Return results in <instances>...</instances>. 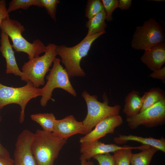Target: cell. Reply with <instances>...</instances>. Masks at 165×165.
Returning <instances> with one entry per match:
<instances>
[{"instance_id": "1", "label": "cell", "mask_w": 165, "mask_h": 165, "mask_svg": "<svg viewBox=\"0 0 165 165\" xmlns=\"http://www.w3.org/2000/svg\"><path fill=\"white\" fill-rule=\"evenodd\" d=\"M53 132L37 130L31 143L32 153L38 165H53L59 152L67 143Z\"/></svg>"}, {"instance_id": "2", "label": "cell", "mask_w": 165, "mask_h": 165, "mask_svg": "<svg viewBox=\"0 0 165 165\" xmlns=\"http://www.w3.org/2000/svg\"><path fill=\"white\" fill-rule=\"evenodd\" d=\"M105 33L102 32L89 37H85L81 42L72 47L62 45L57 46V55L61 58V62L70 78L83 77L86 74L80 66L82 59L87 55L93 42L98 38Z\"/></svg>"}, {"instance_id": "3", "label": "cell", "mask_w": 165, "mask_h": 165, "mask_svg": "<svg viewBox=\"0 0 165 165\" xmlns=\"http://www.w3.org/2000/svg\"><path fill=\"white\" fill-rule=\"evenodd\" d=\"M57 46L54 43L49 44L43 55L29 59L25 62L22 68L21 80L26 82H30L37 88L44 86L46 75L57 55Z\"/></svg>"}, {"instance_id": "4", "label": "cell", "mask_w": 165, "mask_h": 165, "mask_svg": "<svg viewBox=\"0 0 165 165\" xmlns=\"http://www.w3.org/2000/svg\"><path fill=\"white\" fill-rule=\"evenodd\" d=\"M0 28L11 39L15 51L27 53L29 59L39 56L46 50V46L39 39H36L31 43L23 37L22 34L25 28L17 20L7 18L2 21Z\"/></svg>"}, {"instance_id": "5", "label": "cell", "mask_w": 165, "mask_h": 165, "mask_svg": "<svg viewBox=\"0 0 165 165\" xmlns=\"http://www.w3.org/2000/svg\"><path fill=\"white\" fill-rule=\"evenodd\" d=\"M41 95V88L35 87L30 81L24 86L18 87L7 86L0 82V110L11 104L19 105L21 110L19 120L22 123L28 103L32 99Z\"/></svg>"}, {"instance_id": "6", "label": "cell", "mask_w": 165, "mask_h": 165, "mask_svg": "<svg viewBox=\"0 0 165 165\" xmlns=\"http://www.w3.org/2000/svg\"><path fill=\"white\" fill-rule=\"evenodd\" d=\"M165 41L164 28L155 19L150 18L136 27L131 45L134 49L145 51Z\"/></svg>"}, {"instance_id": "7", "label": "cell", "mask_w": 165, "mask_h": 165, "mask_svg": "<svg viewBox=\"0 0 165 165\" xmlns=\"http://www.w3.org/2000/svg\"><path fill=\"white\" fill-rule=\"evenodd\" d=\"M61 62L59 58L56 57L54 59L52 67L46 77L47 82L41 88L40 104L42 107L46 106L51 99L52 93L55 88L62 89L74 97L77 96L76 92L70 81L68 75Z\"/></svg>"}, {"instance_id": "8", "label": "cell", "mask_w": 165, "mask_h": 165, "mask_svg": "<svg viewBox=\"0 0 165 165\" xmlns=\"http://www.w3.org/2000/svg\"><path fill=\"white\" fill-rule=\"evenodd\" d=\"M82 97L86 101L87 107V115L82 121L85 129V135L90 132L100 122L106 117L118 115L121 106H109L107 102H101L97 100L95 95H90L86 90L82 93Z\"/></svg>"}, {"instance_id": "9", "label": "cell", "mask_w": 165, "mask_h": 165, "mask_svg": "<svg viewBox=\"0 0 165 165\" xmlns=\"http://www.w3.org/2000/svg\"><path fill=\"white\" fill-rule=\"evenodd\" d=\"M128 126L132 129L140 125L152 127L164 124L165 122V99L133 116L127 117Z\"/></svg>"}, {"instance_id": "10", "label": "cell", "mask_w": 165, "mask_h": 165, "mask_svg": "<svg viewBox=\"0 0 165 165\" xmlns=\"http://www.w3.org/2000/svg\"><path fill=\"white\" fill-rule=\"evenodd\" d=\"M34 135V133L27 129L19 135L14 153V165H38L31 150Z\"/></svg>"}, {"instance_id": "11", "label": "cell", "mask_w": 165, "mask_h": 165, "mask_svg": "<svg viewBox=\"0 0 165 165\" xmlns=\"http://www.w3.org/2000/svg\"><path fill=\"white\" fill-rule=\"evenodd\" d=\"M123 122L122 118L119 114L108 116L98 123L94 130L81 137L79 142L82 143L99 140L108 134L113 133L115 128Z\"/></svg>"}, {"instance_id": "12", "label": "cell", "mask_w": 165, "mask_h": 165, "mask_svg": "<svg viewBox=\"0 0 165 165\" xmlns=\"http://www.w3.org/2000/svg\"><path fill=\"white\" fill-rule=\"evenodd\" d=\"M53 132L67 140L75 134H85V129L82 122L77 121L74 116L70 115L61 119H56Z\"/></svg>"}, {"instance_id": "13", "label": "cell", "mask_w": 165, "mask_h": 165, "mask_svg": "<svg viewBox=\"0 0 165 165\" xmlns=\"http://www.w3.org/2000/svg\"><path fill=\"white\" fill-rule=\"evenodd\" d=\"M0 51L5 58L6 63V73L13 74L21 78L23 73L19 69L14 54V51L9 40V37L2 31L1 35Z\"/></svg>"}, {"instance_id": "14", "label": "cell", "mask_w": 165, "mask_h": 165, "mask_svg": "<svg viewBox=\"0 0 165 165\" xmlns=\"http://www.w3.org/2000/svg\"><path fill=\"white\" fill-rule=\"evenodd\" d=\"M80 143L81 156L87 160H89L95 156L114 152L125 147L119 146L115 144H105L99 140Z\"/></svg>"}, {"instance_id": "15", "label": "cell", "mask_w": 165, "mask_h": 165, "mask_svg": "<svg viewBox=\"0 0 165 165\" xmlns=\"http://www.w3.org/2000/svg\"><path fill=\"white\" fill-rule=\"evenodd\" d=\"M141 60L152 71L161 68L165 63V42L145 51Z\"/></svg>"}, {"instance_id": "16", "label": "cell", "mask_w": 165, "mask_h": 165, "mask_svg": "<svg viewBox=\"0 0 165 165\" xmlns=\"http://www.w3.org/2000/svg\"><path fill=\"white\" fill-rule=\"evenodd\" d=\"M114 141L116 143L119 144L124 143L129 141H136L144 145L155 147L165 152V139L163 137L158 139L150 137L144 138L131 134L127 135L119 134L118 137L114 139Z\"/></svg>"}, {"instance_id": "17", "label": "cell", "mask_w": 165, "mask_h": 165, "mask_svg": "<svg viewBox=\"0 0 165 165\" xmlns=\"http://www.w3.org/2000/svg\"><path fill=\"white\" fill-rule=\"evenodd\" d=\"M142 106V97L138 91L133 90L126 97L123 112L127 117H130L140 112Z\"/></svg>"}, {"instance_id": "18", "label": "cell", "mask_w": 165, "mask_h": 165, "mask_svg": "<svg viewBox=\"0 0 165 165\" xmlns=\"http://www.w3.org/2000/svg\"><path fill=\"white\" fill-rule=\"evenodd\" d=\"M106 13L104 10L89 19L86 26L88 31L85 37H89L105 31L107 24L105 20Z\"/></svg>"}, {"instance_id": "19", "label": "cell", "mask_w": 165, "mask_h": 165, "mask_svg": "<svg viewBox=\"0 0 165 165\" xmlns=\"http://www.w3.org/2000/svg\"><path fill=\"white\" fill-rule=\"evenodd\" d=\"M150 147L146 145L137 147L125 145L123 148L113 152L114 165H130V159L133 154L132 149H138L142 150Z\"/></svg>"}, {"instance_id": "20", "label": "cell", "mask_w": 165, "mask_h": 165, "mask_svg": "<svg viewBox=\"0 0 165 165\" xmlns=\"http://www.w3.org/2000/svg\"><path fill=\"white\" fill-rule=\"evenodd\" d=\"M31 120L38 123L43 130L48 132H53L56 118L52 113H39L32 114L30 116Z\"/></svg>"}, {"instance_id": "21", "label": "cell", "mask_w": 165, "mask_h": 165, "mask_svg": "<svg viewBox=\"0 0 165 165\" xmlns=\"http://www.w3.org/2000/svg\"><path fill=\"white\" fill-rule=\"evenodd\" d=\"M158 150L155 147H151L138 153H133L130 164L131 165H150L153 155Z\"/></svg>"}, {"instance_id": "22", "label": "cell", "mask_w": 165, "mask_h": 165, "mask_svg": "<svg viewBox=\"0 0 165 165\" xmlns=\"http://www.w3.org/2000/svg\"><path fill=\"white\" fill-rule=\"evenodd\" d=\"M142 106L140 112L151 107L160 101L164 99L163 95L158 89L153 88L145 93L142 97Z\"/></svg>"}, {"instance_id": "23", "label": "cell", "mask_w": 165, "mask_h": 165, "mask_svg": "<svg viewBox=\"0 0 165 165\" xmlns=\"http://www.w3.org/2000/svg\"><path fill=\"white\" fill-rule=\"evenodd\" d=\"M32 6L42 7L40 0H12L9 3L7 10L9 13L19 9H27Z\"/></svg>"}, {"instance_id": "24", "label": "cell", "mask_w": 165, "mask_h": 165, "mask_svg": "<svg viewBox=\"0 0 165 165\" xmlns=\"http://www.w3.org/2000/svg\"><path fill=\"white\" fill-rule=\"evenodd\" d=\"M104 10L101 0H88L86 5L85 16L89 19Z\"/></svg>"}, {"instance_id": "25", "label": "cell", "mask_w": 165, "mask_h": 165, "mask_svg": "<svg viewBox=\"0 0 165 165\" xmlns=\"http://www.w3.org/2000/svg\"><path fill=\"white\" fill-rule=\"evenodd\" d=\"M42 7H44L53 20L56 21V13L58 0H40Z\"/></svg>"}, {"instance_id": "26", "label": "cell", "mask_w": 165, "mask_h": 165, "mask_svg": "<svg viewBox=\"0 0 165 165\" xmlns=\"http://www.w3.org/2000/svg\"><path fill=\"white\" fill-rule=\"evenodd\" d=\"M104 9L106 13L105 20L111 21L113 20L112 13L114 10L118 8V0H102Z\"/></svg>"}, {"instance_id": "27", "label": "cell", "mask_w": 165, "mask_h": 165, "mask_svg": "<svg viewBox=\"0 0 165 165\" xmlns=\"http://www.w3.org/2000/svg\"><path fill=\"white\" fill-rule=\"evenodd\" d=\"M93 158L98 162L99 165H114L113 155L110 153L97 155Z\"/></svg>"}, {"instance_id": "28", "label": "cell", "mask_w": 165, "mask_h": 165, "mask_svg": "<svg viewBox=\"0 0 165 165\" xmlns=\"http://www.w3.org/2000/svg\"><path fill=\"white\" fill-rule=\"evenodd\" d=\"M9 17V13L6 7V2L5 0H0V26L2 21Z\"/></svg>"}, {"instance_id": "29", "label": "cell", "mask_w": 165, "mask_h": 165, "mask_svg": "<svg viewBox=\"0 0 165 165\" xmlns=\"http://www.w3.org/2000/svg\"><path fill=\"white\" fill-rule=\"evenodd\" d=\"M153 79H160L163 81L165 80V67L154 71L149 75Z\"/></svg>"}, {"instance_id": "30", "label": "cell", "mask_w": 165, "mask_h": 165, "mask_svg": "<svg viewBox=\"0 0 165 165\" xmlns=\"http://www.w3.org/2000/svg\"><path fill=\"white\" fill-rule=\"evenodd\" d=\"M131 3V0H119L118 8L123 10H127L130 9Z\"/></svg>"}, {"instance_id": "31", "label": "cell", "mask_w": 165, "mask_h": 165, "mask_svg": "<svg viewBox=\"0 0 165 165\" xmlns=\"http://www.w3.org/2000/svg\"><path fill=\"white\" fill-rule=\"evenodd\" d=\"M0 165H14V160L10 157L0 155Z\"/></svg>"}, {"instance_id": "32", "label": "cell", "mask_w": 165, "mask_h": 165, "mask_svg": "<svg viewBox=\"0 0 165 165\" xmlns=\"http://www.w3.org/2000/svg\"><path fill=\"white\" fill-rule=\"evenodd\" d=\"M1 117L0 118V122L1 121ZM0 155L10 157V153L5 148L0 142Z\"/></svg>"}, {"instance_id": "33", "label": "cell", "mask_w": 165, "mask_h": 165, "mask_svg": "<svg viewBox=\"0 0 165 165\" xmlns=\"http://www.w3.org/2000/svg\"><path fill=\"white\" fill-rule=\"evenodd\" d=\"M80 160L81 165H94L93 162L87 160L81 156L80 158Z\"/></svg>"}, {"instance_id": "34", "label": "cell", "mask_w": 165, "mask_h": 165, "mask_svg": "<svg viewBox=\"0 0 165 165\" xmlns=\"http://www.w3.org/2000/svg\"><path fill=\"white\" fill-rule=\"evenodd\" d=\"M152 1L157 2H161L165 1V0H153Z\"/></svg>"}, {"instance_id": "35", "label": "cell", "mask_w": 165, "mask_h": 165, "mask_svg": "<svg viewBox=\"0 0 165 165\" xmlns=\"http://www.w3.org/2000/svg\"><path fill=\"white\" fill-rule=\"evenodd\" d=\"M0 117H1V116H0Z\"/></svg>"}]
</instances>
